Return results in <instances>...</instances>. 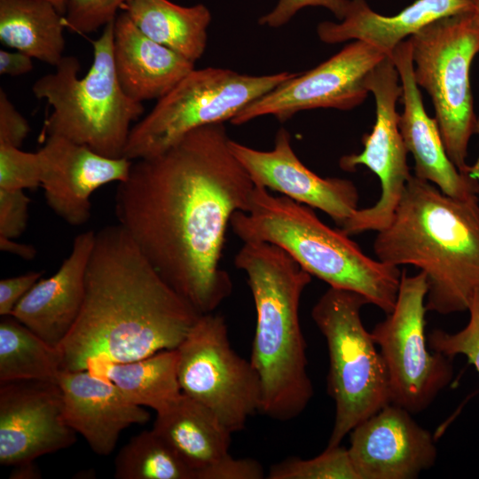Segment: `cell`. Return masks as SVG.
Instances as JSON below:
<instances>
[{
	"mask_svg": "<svg viewBox=\"0 0 479 479\" xmlns=\"http://www.w3.org/2000/svg\"><path fill=\"white\" fill-rule=\"evenodd\" d=\"M62 371L54 347L12 316L0 322V382L38 380L57 381Z\"/></svg>",
	"mask_w": 479,
	"mask_h": 479,
	"instance_id": "27",
	"label": "cell"
},
{
	"mask_svg": "<svg viewBox=\"0 0 479 479\" xmlns=\"http://www.w3.org/2000/svg\"><path fill=\"white\" fill-rule=\"evenodd\" d=\"M392 403L349 432V454L359 479H413L436 462L431 433Z\"/></svg>",
	"mask_w": 479,
	"mask_h": 479,
	"instance_id": "16",
	"label": "cell"
},
{
	"mask_svg": "<svg viewBox=\"0 0 479 479\" xmlns=\"http://www.w3.org/2000/svg\"><path fill=\"white\" fill-rule=\"evenodd\" d=\"M426 275L402 271L391 312L373 328L389 381L391 403L412 414L427 409L452 380V357L429 350L426 337Z\"/></svg>",
	"mask_w": 479,
	"mask_h": 479,
	"instance_id": "11",
	"label": "cell"
},
{
	"mask_svg": "<svg viewBox=\"0 0 479 479\" xmlns=\"http://www.w3.org/2000/svg\"><path fill=\"white\" fill-rule=\"evenodd\" d=\"M224 122L195 129L163 153L132 161L115 214L158 274L200 315L232 292L220 262L227 227L247 211L255 185Z\"/></svg>",
	"mask_w": 479,
	"mask_h": 479,
	"instance_id": "1",
	"label": "cell"
},
{
	"mask_svg": "<svg viewBox=\"0 0 479 479\" xmlns=\"http://www.w3.org/2000/svg\"><path fill=\"white\" fill-rule=\"evenodd\" d=\"M146 36L194 63L204 54L211 12L203 4L182 6L169 0H130L122 9Z\"/></svg>",
	"mask_w": 479,
	"mask_h": 479,
	"instance_id": "24",
	"label": "cell"
},
{
	"mask_svg": "<svg viewBox=\"0 0 479 479\" xmlns=\"http://www.w3.org/2000/svg\"><path fill=\"white\" fill-rule=\"evenodd\" d=\"M43 163L39 151L0 145V189H35L42 185Z\"/></svg>",
	"mask_w": 479,
	"mask_h": 479,
	"instance_id": "31",
	"label": "cell"
},
{
	"mask_svg": "<svg viewBox=\"0 0 479 479\" xmlns=\"http://www.w3.org/2000/svg\"><path fill=\"white\" fill-rule=\"evenodd\" d=\"M29 133L27 119L16 109L3 88L0 89V145L20 148Z\"/></svg>",
	"mask_w": 479,
	"mask_h": 479,
	"instance_id": "35",
	"label": "cell"
},
{
	"mask_svg": "<svg viewBox=\"0 0 479 479\" xmlns=\"http://www.w3.org/2000/svg\"><path fill=\"white\" fill-rule=\"evenodd\" d=\"M398 72L391 55L371 71L366 86L375 99L376 119L371 133L362 137L364 150L342 156V169L353 171L365 166L380 179L381 195L372 207L357 209L341 229L349 236L367 231L381 232L389 226L412 174L408 151L400 129L397 102L402 94Z\"/></svg>",
	"mask_w": 479,
	"mask_h": 479,
	"instance_id": "12",
	"label": "cell"
},
{
	"mask_svg": "<svg viewBox=\"0 0 479 479\" xmlns=\"http://www.w3.org/2000/svg\"><path fill=\"white\" fill-rule=\"evenodd\" d=\"M0 248L2 251L15 255L27 261L32 260L36 255L34 246L15 241L14 239L0 237Z\"/></svg>",
	"mask_w": 479,
	"mask_h": 479,
	"instance_id": "38",
	"label": "cell"
},
{
	"mask_svg": "<svg viewBox=\"0 0 479 479\" xmlns=\"http://www.w3.org/2000/svg\"><path fill=\"white\" fill-rule=\"evenodd\" d=\"M368 303L356 292L329 287L311 310L326 342L327 391L335 404L326 447L340 445L357 424L391 403L384 360L360 315Z\"/></svg>",
	"mask_w": 479,
	"mask_h": 479,
	"instance_id": "7",
	"label": "cell"
},
{
	"mask_svg": "<svg viewBox=\"0 0 479 479\" xmlns=\"http://www.w3.org/2000/svg\"><path fill=\"white\" fill-rule=\"evenodd\" d=\"M54 6L58 9V11L64 15L65 9H66V2L65 0H50Z\"/></svg>",
	"mask_w": 479,
	"mask_h": 479,
	"instance_id": "41",
	"label": "cell"
},
{
	"mask_svg": "<svg viewBox=\"0 0 479 479\" xmlns=\"http://www.w3.org/2000/svg\"><path fill=\"white\" fill-rule=\"evenodd\" d=\"M177 351L182 393L208 409L232 434L260 412L258 374L232 347L223 316L200 315Z\"/></svg>",
	"mask_w": 479,
	"mask_h": 479,
	"instance_id": "10",
	"label": "cell"
},
{
	"mask_svg": "<svg viewBox=\"0 0 479 479\" xmlns=\"http://www.w3.org/2000/svg\"><path fill=\"white\" fill-rule=\"evenodd\" d=\"M116 479H194L190 468L153 428L133 436L114 459Z\"/></svg>",
	"mask_w": 479,
	"mask_h": 479,
	"instance_id": "28",
	"label": "cell"
},
{
	"mask_svg": "<svg viewBox=\"0 0 479 479\" xmlns=\"http://www.w3.org/2000/svg\"><path fill=\"white\" fill-rule=\"evenodd\" d=\"M475 13L479 18V0H476Z\"/></svg>",
	"mask_w": 479,
	"mask_h": 479,
	"instance_id": "42",
	"label": "cell"
},
{
	"mask_svg": "<svg viewBox=\"0 0 479 479\" xmlns=\"http://www.w3.org/2000/svg\"><path fill=\"white\" fill-rule=\"evenodd\" d=\"M33 58L17 51H0V74L2 75L20 76L33 69Z\"/></svg>",
	"mask_w": 479,
	"mask_h": 479,
	"instance_id": "37",
	"label": "cell"
},
{
	"mask_svg": "<svg viewBox=\"0 0 479 479\" xmlns=\"http://www.w3.org/2000/svg\"><path fill=\"white\" fill-rule=\"evenodd\" d=\"M294 75L281 72L252 75L227 68H193L130 130L123 157L158 155L190 131L224 122L252 101Z\"/></svg>",
	"mask_w": 479,
	"mask_h": 479,
	"instance_id": "9",
	"label": "cell"
},
{
	"mask_svg": "<svg viewBox=\"0 0 479 479\" xmlns=\"http://www.w3.org/2000/svg\"><path fill=\"white\" fill-rule=\"evenodd\" d=\"M130 0H65L66 27L80 35L91 34L114 20Z\"/></svg>",
	"mask_w": 479,
	"mask_h": 479,
	"instance_id": "32",
	"label": "cell"
},
{
	"mask_svg": "<svg viewBox=\"0 0 479 479\" xmlns=\"http://www.w3.org/2000/svg\"><path fill=\"white\" fill-rule=\"evenodd\" d=\"M42 273L31 271L0 280V315L11 316L18 302L41 279Z\"/></svg>",
	"mask_w": 479,
	"mask_h": 479,
	"instance_id": "36",
	"label": "cell"
},
{
	"mask_svg": "<svg viewBox=\"0 0 479 479\" xmlns=\"http://www.w3.org/2000/svg\"><path fill=\"white\" fill-rule=\"evenodd\" d=\"M118 224L96 232L80 314L59 349L62 370L124 363L177 349L198 319Z\"/></svg>",
	"mask_w": 479,
	"mask_h": 479,
	"instance_id": "2",
	"label": "cell"
},
{
	"mask_svg": "<svg viewBox=\"0 0 479 479\" xmlns=\"http://www.w3.org/2000/svg\"><path fill=\"white\" fill-rule=\"evenodd\" d=\"M230 226L243 242L263 241L283 248L330 287L356 292L386 314L393 310L399 268L365 255L349 235L324 224L310 207L255 185L247 211H236Z\"/></svg>",
	"mask_w": 479,
	"mask_h": 479,
	"instance_id": "5",
	"label": "cell"
},
{
	"mask_svg": "<svg viewBox=\"0 0 479 479\" xmlns=\"http://www.w3.org/2000/svg\"><path fill=\"white\" fill-rule=\"evenodd\" d=\"M95 235L91 230L76 235L69 255L59 270L39 279L11 314L54 347H59L80 314Z\"/></svg>",
	"mask_w": 479,
	"mask_h": 479,
	"instance_id": "20",
	"label": "cell"
},
{
	"mask_svg": "<svg viewBox=\"0 0 479 479\" xmlns=\"http://www.w3.org/2000/svg\"><path fill=\"white\" fill-rule=\"evenodd\" d=\"M86 370L113 382L129 402L150 407L156 413L183 394L177 379V349L124 363L97 358Z\"/></svg>",
	"mask_w": 479,
	"mask_h": 479,
	"instance_id": "25",
	"label": "cell"
},
{
	"mask_svg": "<svg viewBox=\"0 0 479 479\" xmlns=\"http://www.w3.org/2000/svg\"><path fill=\"white\" fill-rule=\"evenodd\" d=\"M39 150L42 187L48 206L72 226L90 218V196L99 187L127 179L132 161L109 158L59 136L43 138Z\"/></svg>",
	"mask_w": 479,
	"mask_h": 479,
	"instance_id": "17",
	"label": "cell"
},
{
	"mask_svg": "<svg viewBox=\"0 0 479 479\" xmlns=\"http://www.w3.org/2000/svg\"><path fill=\"white\" fill-rule=\"evenodd\" d=\"M475 133L479 135V117L477 118ZM467 175L475 179L479 185V156L473 165L468 166Z\"/></svg>",
	"mask_w": 479,
	"mask_h": 479,
	"instance_id": "40",
	"label": "cell"
},
{
	"mask_svg": "<svg viewBox=\"0 0 479 479\" xmlns=\"http://www.w3.org/2000/svg\"><path fill=\"white\" fill-rule=\"evenodd\" d=\"M59 385L54 381L0 382V464L15 467L73 445Z\"/></svg>",
	"mask_w": 479,
	"mask_h": 479,
	"instance_id": "14",
	"label": "cell"
},
{
	"mask_svg": "<svg viewBox=\"0 0 479 479\" xmlns=\"http://www.w3.org/2000/svg\"><path fill=\"white\" fill-rule=\"evenodd\" d=\"M475 6L476 0H416L396 15L385 16L365 0H349L344 18L320 22L317 34L326 43L359 40L391 55L397 44L432 22L475 12Z\"/></svg>",
	"mask_w": 479,
	"mask_h": 479,
	"instance_id": "21",
	"label": "cell"
},
{
	"mask_svg": "<svg viewBox=\"0 0 479 479\" xmlns=\"http://www.w3.org/2000/svg\"><path fill=\"white\" fill-rule=\"evenodd\" d=\"M268 479H359L349 451L341 445L326 447L319 455L303 459L289 458L272 465Z\"/></svg>",
	"mask_w": 479,
	"mask_h": 479,
	"instance_id": "29",
	"label": "cell"
},
{
	"mask_svg": "<svg viewBox=\"0 0 479 479\" xmlns=\"http://www.w3.org/2000/svg\"><path fill=\"white\" fill-rule=\"evenodd\" d=\"M373 251L381 262L413 265L426 275L428 310H468L479 290V200L450 197L412 175Z\"/></svg>",
	"mask_w": 479,
	"mask_h": 479,
	"instance_id": "3",
	"label": "cell"
},
{
	"mask_svg": "<svg viewBox=\"0 0 479 479\" xmlns=\"http://www.w3.org/2000/svg\"><path fill=\"white\" fill-rule=\"evenodd\" d=\"M40 472L34 462L23 463L14 467L10 478L15 479H35L39 478Z\"/></svg>",
	"mask_w": 479,
	"mask_h": 479,
	"instance_id": "39",
	"label": "cell"
},
{
	"mask_svg": "<svg viewBox=\"0 0 479 479\" xmlns=\"http://www.w3.org/2000/svg\"><path fill=\"white\" fill-rule=\"evenodd\" d=\"M387 56L377 47L356 40L314 68L294 74L248 104L231 122L241 125L264 115L285 122L315 108L351 110L365 99L368 75Z\"/></svg>",
	"mask_w": 479,
	"mask_h": 479,
	"instance_id": "13",
	"label": "cell"
},
{
	"mask_svg": "<svg viewBox=\"0 0 479 479\" xmlns=\"http://www.w3.org/2000/svg\"><path fill=\"white\" fill-rule=\"evenodd\" d=\"M29 203L24 190L0 189V237L15 240L25 232Z\"/></svg>",
	"mask_w": 479,
	"mask_h": 479,
	"instance_id": "33",
	"label": "cell"
},
{
	"mask_svg": "<svg viewBox=\"0 0 479 479\" xmlns=\"http://www.w3.org/2000/svg\"><path fill=\"white\" fill-rule=\"evenodd\" d=\"M349 3V0H279L271 11L259 19V24L274 28L282 27L300 10L308 6L324 7L342 20Z\"/></svg>",
	"mask_w": 479,
	"mask_h": 479,
	"instance_id": "34",
	"label": "cell"
},
{
	"mask_svg": "<svg viewBox=\"0 0 479 479\" xmlns=\"http://www.w3.org/2000/svg\"><path fill=\"white\" fill-rule=\"evenodd\" d=\"M114 26V20L106 24L92 42L93 60L83 77L78 76V59L64 56L53 73L33 84L35 98L52 108L43 138L59 136L106 157H123L131 123L143 114L144 106L124 93L116 76Z\"/></svg>",
	"mask_w": 479,
	"mask_h": 479,
	"instance_id": "6",
	"label": "cell"
},
{
	"mask_svg": "<svg viewBox=\"0 0 479 479\" xmlns=\"http://www.w3.org/2000/svg\"><path fill=\"white\" fill-rule=\"evenodd\" d=\"M469 320L460 331L451 334L434 329L428 335L430 349L452 357L463 355L479 374V290L468 308Z\"/></svg>",
	"mask_w": 479,
	"mask_h": 479,
	"instance_id": "30",
	"label": "cell"
},
{
	"mask_svg": "<svg viewBox=\"0 0 479 479\" xmlns=\"http://www.w3.org/2000/svg\"><path fill=\"white\" fill-rule=\"evenodd\" d=\"M408 40L415 82L432 99L446 153L467 175L468 143L477 122L470 68L479 52V18L475 11L444 17Z\"/></svg>",
	"mask_w": 479,
	"mask_h": 479,
	"instance_id": "8",
	"label": "cell"
},
{
	"mask_svg": "<svg viewBox=\"0 0 479 479\" xmlns=\"http://www.w3.org/2000/svg\"><path fill=\"white\" fill-rule=\"evenodd\" d=\"M230 147L255 185L325 212L339 228L357 209L355 184L344 178L321 177L311 171L294 152L285 128L277 131L271 150H257L232 139Z\"/></svg>",
	"mask_w": 479,
	"mask_h": 479,
	"instance_id": "15",
	"label": "cell"
},
{
	"mask_svg": "<svg viewBox=\"0 0 479 479\" xmlns=\"http://www.w3.org/2000/svg\"><path fill=\"white\" fill-rule=\"evenodd\" d=\"M247 275L256 323L250 362L261 385L260 412L279 421L298 417L313 397L299 307L311 275L283 248L243 242L234 258Z\"/></svg>",
	"mask_w": 479,
	"mask_h": 479,
	"instance_id": "4",
	"label": "cell"
},
{
	"mask_svg": "<svg viewBox=\"0 0 479 479\" xmlns=\"http://www.w3.org/2000/svg\"><path fill=\"white\" fill-rule=\"evenodd\" d=\"M114 63L124 93L142 103L162 98L194 63L144 35L125 12L114 19Z\"/></svg>",
	"mask_w": 479,
	"mask_h": 479,
	"instance_id": "22",
	"label": "cell"
},
{
	"mask_svg": "<svg viewBox=\"0 0 479 479\" xmlns=\"http://www.w3.org/2000/svg\"><path fill=\"white\" fill-rule=\"evenodd\" d=\"M153 429L177 453L194 479H212L231 454L232 433L205 406L182 396L157 412Z\"/></svg>",
	"mask_w": 479,
	"mask_h": 479,
	"instance_id": "23",
	"label": "cell"
},
{
	"mask_svg": "<svg viewBox=\"0 0 479 479\" xmlns=\"http://www.w3.org/2000/svg\"><path fill=\"white\" fill-rule=\"evenodd\" d=\"M57 382L67 422L98 455L112 453L124 429L150 419L142 406L129 402L113 382L88 370H62Z\"/></svg>",
	"mask_w": 479,
	"mask_h": 479,
	"instance_id": "19",
	"label": "cell"
},
{
	"mask_svg": "<svg viewBox=\"0 0 479 479\" xmlns=\"http://www.w3.org/2000/svg\"><path fill=\"white\" fill-rule=\"evenodd\" d=\"M398 72L403 113L399 129L408 153L414 160V176L435 185L443 193L463 200H479V185L461 173L450 160L436 118L427 114L414 79L412 48L408 39L391 53Z\"/></svg>",
	"mask_w": 479,
	"mask_h": 479,
	"instance_id": "18",
	"label": "cell"
},
{
	"mask_svg": "<svg viewBox=\"0 0 479 479\" xmlns=\"http://www.w3.org/2000/svg\"><path fill=\"white\" fill-rule=\"evenodd\" d=\"M62 15L50 0H0V41L56 67L65 49Z\"/></svg>",
	"mask_w": 479,
	"mask_h": 479,
	"instance_id": "26",
	"label": "cell"
}]
</instances>
